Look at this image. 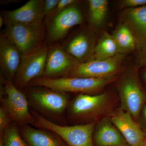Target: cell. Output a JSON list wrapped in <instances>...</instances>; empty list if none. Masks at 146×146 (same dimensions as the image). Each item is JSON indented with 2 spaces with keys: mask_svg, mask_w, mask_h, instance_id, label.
Listing matches in <instances>:
<instances>
[{
  "mask_svg": "<svg viewBox=\"0 0 146 146\" xmlns=\"http://www.w3.org/2000/svg\"><path fill=\"white\" fill-rule=\"evenodd\" d=\"M12 121L9 113L3 106L0 108V135H3L6 129Z\"/></svg>",
  "mask_w": 146,
  "mask_h": 146,
  "instance_id": "603a6c76",
  "label": "cell"
},
{
  "mask_svg": "<svg viewBox=\"0 0 146 146\" xmlns=\"http://www.w3.org/2000/svg\"><path fill=\"white\" fill-rule=\"evenodd\" d=\"M110 104L111 99L107 94H79L69 106V117L74 121L91 122L107 112Z\"/></svg>",
  "mask_w": 146,
  "mask_h": 146,
  "instance_id": "277c9868",
  "label": "cell"
},
{
  "mask_svg": "<svg viewBox=\"0 0 146 146\" xmlns=\"http://www.w3.org/2000/svg\"><path fill=\"white\" fill-rule=\"evenodd\" d=\"M4 146H29L15 123H11L1 136Z\"/></svg>",
  "mask_w": 146,
  "mask_h": 146,
  "instance_id": "7402d4cb",
  "label": "cell"
},
{
  "mask_svg": "<svg viewBox=\"0 0 146 146\" xmlns=\"http://www.w3.org/2000/svg\"><path fill=\"white\" fill-rule=\"evenodd\" d=\"M4 87L1 93L2 106L9 113L12 121L23 126L32 124L33 117L30 111L27 97L12 82L3 79Z\"/></svg>",
  "mask_w": 146,
  "mask_h": 146,
  "instance_id": "5b68a950",
  "label": "cell"
},
{
  "mask_svg": "<svg viewBox=\"0 0 146 146\" xmlns=\"http://www.w3.org/2000/svg\"><path fill=\"white\" fill-rule=\"evenodd\" d=\"M76 2L74 0H59L54 10L56 14L71 6Z\"/></svg>",
  "mask_w": 146,
  "mask_h": 146,
  "instance_id": "484cf974",
  "label": "cell"
},
{
  "mask_svg": "<svg viewBox=\"0 0 146 146\" xmlns=\"http://www.w3.org/2000/svg\"><path fill=\"white\" fill-rule=\"evenodd\" d=\"M124 54H118L106 59L80 63L65 76L95 78H114L121 69Z\"/></svg>",
  "mask_w": 146,
  "mask_h": 146,
  "instance_id": "8992f818",
  "label": "cell"
},
{
  "mask_svg": "<svg viewBox=\"0 0 146 146\" xmlns=\"http://www.w3.org/2000/svg\"><path fill=\"white\" fill-rule=\"evenodd\" d=\"M137 60L139 65L146 68V50L139 52L137 56Z\"/></svg>",
  "mask_w": 146,
  "mask_h": 146,
  "instance_id": "4316f807",
  "label": "cell"
},
{
  "mask_svg": "<svg viewBox=\"0 0 146 146\" xmlns=\"http://www.w3.org/2000/svg\"><path fill=\"white\" fill-rule=\"evenodd\" d=\"M55 15L48 28V37L52 42L63 39L71 28L83 21L81 11L75 6H71Z\"/></svg>",
  "mask_w": 146,
  "mask_h": 146,
  "instance_id": "7c38bea8",
  "label": "cell"
},
{
  "mask_svg": "<svg viewBox=\"0 0 146 146\" xmlns=\"http://www.w3.org/2000/svg\"><path fill=\"white\" fill-rule=\"evenodd\" d=\"M120 5L127 9L136 8L146 5V0H124L120 2Z\"/></svg>",
  "mask_w": 146,
  "mask_h": 146,
  "instance_id": "cb8c5ba5",
  "label": "cell"
},
{
  "mask_svg": "<svg viewBox=\"0 0 146 146\" xmlns=\"http://www.w3.org/2000/svg\"><path fill=\"white\" fill-rule=\"evenodd\" d=\"M109 118L129 146H140L146 139L145 133L132 116L120 108L111 112Z\"/></svg>",
  "mask_w": 146,
  "mask_h": 146,
  "instance_id": "8fae6325",
  "label": "cell"
},
{
  "mask_svg": "<svg viewBox=\"0 0 146 146\" xmlns=\"http://www.w3.org/2000/svg\"><path fill=\"white\" fill-rule=\"evenodd\" d=\"M112 35L120 54H124L136 48L134 36L130 30L124 24H120Z\"/></svg>",
  "mask_w": 146,
  "mask_h": 146,
  "instance_id": "d6986e66",
  "label": "cell"
},
{
  "mask_svg": "<svg viewBox=\"0 0 146 146\" xmlns=\"http://www.w3.org/2000/svg\"><path fill=\"white\" fill-rule=\"evenodd\" d=\"M43 0H30L17 9L5 13V21L16 23L30 24L43 22Z\"/></svg>",
  "mask_w": 146,
  "mask_h": 146,
  "instance_id": "9a60e30c",
  "label": "cell"
},
{
  "mask_svg": "<svg viewBox=\"0 0 146 146\" xmlns=\"http://www.w3.org/2000/svg\"><path fill=\"white\" fill-rule=\"evenodd\" d=\"M129 146L128 145V146Z\"/></svg>",
  "mask_w": 146,
  "mask_h": 146,
  "instance_id": "1f68e13d",
  "label": "cell"
},
{
  "mask_svg": "<svg viewBox=\"0 0 146 146\" xmlns=\"http://www.w3.org/2000/svg\"><path fill=\"white\" fill-rule=\"evenodd\" d=\"M46 130L27 125L22 126L20 131L29 146H68L56 133Z\"/></svg>",
  "mask_w": 146,
  "mask_h": 146,
  "instance_id": "e0dca14e",
  "label": "cell"
},
{
  "mask_svg": "<svg viewBox=\"0 0 146 146\" xmlns=\"http://www.w3.org/2000/svg\"><path fill=\"white\" fill-rule=\"evenodd\" d=\"M118 91L121 102L120 108L137 120L146 101V96L135 74L125 75L118 84Z\"/></svg>",
  "mask_w": 146,
  "mask_h": 146,
  "instance_id": "52a82bcc",
  "label": "cell"
},
{
  "mask_svg": "<svg viewBox=\"0 0 146 146\" xmlns=\"http://www.w3.org/2000/svg\"><path fill=\"white\" fill-rule=\"evenodd\" d=\"M114 78H95L64 76L50 78L42 76L34 79L28 86H39L62 93L92 94L98 92Z\"/></svg>",
  "mask_w": 146,
  "mask_h": 146,
  "instance_id": "7a4b0ae2",
  "label": "cell"
},
{
  "mask_svg": "<svg viewBox=\"0 0 146 146\" xmlns=\"http://www.w3.org/2000/svg\"><path fill=\"white\" fill-rule=\"evenodd\" d=\"M48 50V48L42 47L34 52L22 55L21 64L13 82L16 87L28 86L34 79L43 76Z\"/></svg>",
  "mask_w": 146,
  "mask_h": 146,
  "instance_id": "ba28073f",
  "label": "cell"
},
{
  "mask_svg": "<svg viewBox=\"0 0 146 146\" xmlns=\"http://www.w3.org/2000/svg\"><path fill=\"white\" fill-rule=\"evenodd\" d=\"M93 139L95 146L129 145L109 118L107 117H104L96 124Z\"/></svg>",
  "mask_w": 146,
  "mask_h": 146,
  "instance_id": "2e32d148",
  "label": "cell"
},
{
  "mask_svg": "<svg viewBox=\"0 0 146 146\" xmlns=\"http://www.w3.org/2000/svg\"><path fill=\"white\" fill-rule=\"evenodd\" d=\"M95 59H106L120 54L115 39L107 32L103 34L94 49Z\"/></svg>",
  "mask_w": 146,
  "mask_h": 146,
  "instance_id": "ffe728a7",
  "label": "cell"
},
{
  "mask_svg": "<svg viewBox=\"0 0 146 146\" xmlns=\"http://www.w3.org/2000/svg\"><path fill=\"white\" fill-rule=\"evenodd\" d=\"M143 115L144 121L146 123V105L143 108Z\"/></svg>",
  "mask_w": 146,
  "mask_h": 146,
  "instance_id": "83f0119b",
  "label": "cell"
},
{
  "mask_svg": "<svg viewBox=\"0 0 146 146\" xmlns=\"http://www.w3.org/2000/svg\"><path fill=\"white\" fill-rule=\"evenodd\" d=\"M59 0H46L44 1L43 6V12L44 16L49 14L53 11L55 10Z\"/></svg>",
  "mask_w": 146,
  "mask_h": 146,
  "instance_id": "d4e9b609",
  "label": "cell"
},
{
  "mask_svg": "<svg viewBox=\"0 0 146 146\" xmlns=\"http://www.w3.org/2000/svg\"><path fill=\"white\" fill-rule=\"evenodd\" d=\"M90 21L96 27H99L104 22L108 10V1L106 0H89Z\"/></svg>",
  "mask_w": 146,
  "mask_h": 146,
  "instance_id": "44dd1931",
  "label": "cell"
},
{
  "mask_svg": "<svg viewBox=\"0 0 146 146\" xmlns=\"http://www.w3.org/2000/svg\"><path fill=\"white\" fill-rule=\"evenodd\" d=\"M121 19L132 32L139 52L146 50V5L126 9Z\"/></svg>",
  "mask_w": 146,
  "mask_h": 146,
  "instance_id": "5bb4252c",
  "label": "cell"
},
{
  "mask_svg": "<svg viewBox=\"0 0 146 146\" xmlns=\"http://www.w3.org/2000/svg\"><path fill=\"white\" fill-rule=\"evenodd\" d=\"M64 48L80 63H83L91 54L93 49V43L88 34L81 33L68 41Z\"/></svg>",
  "mask_w": 146,
  "mask_h": 146,
  "instance_id": "ac0fdd59",
  "label": "cell"
},
{
  "mask_svg": "<svg viewBox=\"0 0 146 146\" xmlns=\"http://www.w3.org/2000/svg\"><path fill=\"white\" fill-rule=\"evenodd\" d=\"M5 22V19L1 16H0V27L1 28Z\"/></svg>",
  "mask_w": 146,
  "mask_h": 146,
  "instance_id": "f1b7e54d",
  "label": "cell"
},
{
  "mask_svg": "<svg viewBox=\"0 0 146 146\" xmlns=\"http://www.w3.org/2000/svg\"><path fill=\"white\" fill-rule=\"evenodd\" d=\"M143 77L145 81L146 82V71L144 72L143 74Z\"/></svg>",
  "mask_w": 146,
  "mask_h": 146,
  "instance_id": "4dcf8cb0",
  "label": "cell"
},
{
  "mask_svg": "<svg viewBox=\"0 0 146 146\" xmlns=\"http://www.w3.org/2000/svg\"><path fill=\"white\" fill-rule=\"evenodd\" d=\"M4 34L18 48L22 55L34 52L42 48L45 29L43 22L24 24L5 21Z\"/></svg>",
  "mask_w": 146,
  "mask_h": 146,
  "instance_id": "3957f363",
  "label": "cell"
},
{
  "mask_svg": "<svg viewBox=\"0 0 146 146\" xmlns=\"http://www.w3.org/2000/svg\"><path fill=\"white\" fill-rule=\"evenodd\" d=\"M22 54L5 34L0 38V67L5 79L13 83L20 64Z\"/></svg>",
  "mask_w": 146,
  "mask_h": 146,
  "instance_id": "4fadbf2b",
  "label": "cell"
},
{
  "mask_svg": "<svg viewBox=\"0 0 146 146\" xmlns=\"http://www.w3.org/2000/svg\"><path fill=\"white\" fill-rule=\"evenodd\" d=\"M32 114L33 117L32 125L56 133L67 146H95L93 138L96 121L74 125H61L36 112Z\"/></svg>",
  "mask_w": 146,
  "mask_h": 146,
  "instance_id": "6da1fadb",
  "label": "cell"
},
{
  "mask_svg": "<svg viewBox=\"0 0 146 146\" xmlns=\"http://www.w3.org/2000/svg\"><path fill=\"white\" fill-rule=\"evenodd\" d=\"M80 63L63 47L55 46L48 48L43 76L56 78L68 75Z\"/></svg>",
  "mask_w": 146,
  "mask_h": 146,
  "instance_id": "30bf717a",
  "label": "cell"
},
{
  "mask_svg": "<svg viewBox=\"0 0 146 146\" xmlns=\"http://www.w3.org/2000/svg\"><path fill=\"white\" fill-rule=\"evenodd\" d=\"M140 146H146V138Z\"/></svg>",
  "mask_w": 146,
  "mask_h": 146,
  "instance_id": "f546056e",
  "label": "cell"
},
{
  "mask_svg": "<svg viewBox=\"0 0 146 146\" xmlns=\"http://www.w3.org/2000/svg\"><path fill=\"white\" fill-rule=\"evenodd\" d=\"M28 96V99L37 109L55 116L63 114L69 102L68 97L65 93L47 88L29 91Z\"/></svg>",
  "mask_w": 146,
  "mask_h": 146,
  "instance_id": "9c48e42d",
  "label": "cell"
}]
</instances>
